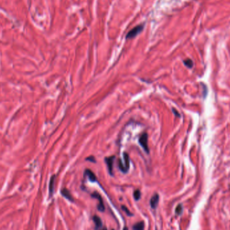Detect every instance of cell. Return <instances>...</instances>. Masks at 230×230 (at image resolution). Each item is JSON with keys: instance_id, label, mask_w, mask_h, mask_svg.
Masks as SVG:
<instances>
[{"instance_id": "obj_12", "label": "cell", "mask_w": 230, "mask_h": 230, "mask_svg": "<svg viewBox=\"0 0 230 230\" xmlns=\"http://www.w3.org/2000/svg\"><path fill=\"white\" fill-rule=\"evenodd\" d=\"M183 62H184V64L186 65V66L188 68H190V69L193 67V65H194L193 61H192V60H191V59H186L184 60Z\"/></svg>"}, {"instance_id": "obj_9", "label": "cell", "mask_w": 230, "mask_h": 230, "mask_svg": "<svg viewBox=\"0 0 230 230\" xmlns=\"http://www.w3.org/2000/svg\"><path fill=\"white\" fill-rule=\"evenodd\" d=\"M123 157H124V160H125V164H124V166H125V169L127 170V172H128L130 167V160H129V155L127 152H124L123 153Z\"/></svg>"}, {"instance_id": "obj_8", "label": "cell", "mask_w": 230, "mask_h": 230, "mask_svg": "<svg viewBox=\"0 0 230 230\" xmlns=\"http://www.w3.org/2000/svg\"><path fill=\"white\" fill-rule=\"evenodd\" d=\"M85 175L88 176L89 180L91 182H96L97 180V178H96V176L94 174V173L92 172V170H90L89 169H87L85 170Z\"/></svg>"}, {"instance_id": "obj_11", "label": "cell", "mask_w": 230, "mask_h": 230, "mask_svg": "<svg viewBox=\"0 0 230 230\" xmlns=\"http://www.w3.org/2000/svg\"><path fill=\"white\" fill-rule=\"evenodd\" d=\"M145 223L144 222H140L136 223L133 227V230H144Z\"/></svg>"}, {"instance_id": "obj_13", "label": "cell", "mask_w": 230, "mask_h": 230, "mask_svg": "<svg viewBox=\"0 0 230 230\" xmlns=\"http://www.w3.org/2000/svg\"><path fill=\"white\" fill-rule=\"evenodd\" d=\"M118 166H119V169L121 172H123V173H127V171L125 169V166H124V164L122 163V161H121V160H119V162H118Z\"/></svg>"}, {"instance_id": "obj_7", "label": "cell", "mask_w": 230, "mask_h": 230, "mask_svg": "<svg viewBox=\"0 0 230 230\" xmlns=\"http://www.w3.org/2000/svg\"><path fill=\"white\" fill-rule=\"evenodd\" d=\"M61 194H62L63 197H64L65 198H67V200H69L71 202L73 201V198L72 196H71L70 192L69 190H67V188H63L61 191Z\"/></svg>"}, {"instance_id": "obj_14", "label": "cell", "mask_w": 230, "mask_h": 230, "mask_svg": "<svg viewBox=\"0 0 230 230\" xmlns=\"http://www.w3.org/2000/svg\"><path fill=\"white\" fill-rule=\"evenodd\" d=\"M141 193L139 190H136L134 192V193H133V197H134L136 201H139V198H141Z\"/></svg>"}, {"instance_id": "obj_10", "label": "cell", "mask_w": 230, "mask_h": 230, "mask_svg": "<svg viewBox=\"0 0 230 230\" xmlns=\"http://www.w3.org/2000/svg\"><path fill=\"white\" fill-rule=\"evenodd\" d=\"M93 221H94V222L95 223L96 229H99L101 228L102 225V222L100 217H98L97 215H94V217H93Z\"/></svg>"}, {"instance_id": "obj_4", "label": "cell", "mask_w": 230, "mask_h": 230, "mask_svg": "<svg viewBox=\"0 0 230 230\" xmlns=\"http://www.w3.org/2000/svg\"><path fill=\"white\" fill-rule=\"evenodd\" d=\"M92 197L96 198L98 201H99V204L98 205V210L99 211H101V212H104L105 210V207L103 203V200H102V198L101 197V195L98 193V192H93L92 194Z\"/></svg>"}, {"instance_id": "obj_16", "label": "cell", "mask_w": 230, "mask_h": 230, "mask_svg": "<svg viewBox=\"0 0 230 230\" xmlns=\"http://www.w3.org/2000/svg\"><path fill=\"white\" fill-rule=\"evenodd\" d=\"M121 208H122V209L125 211V212L126 213V214L128 216H133V214L132 213H130V211L128 209V208L126 207L125 206H124V205H123V206H121Z\"/></svg>"}, {"instance_id": "obj_6", "label": "cell", "mask_w": 230, "mask_h": 230, "mask_svg": "<svg viewBox=\"0 0 230 230\" xmlns=\"http://www.w3.org/2000/svg\"><path fill=\"white\" fill-rule=\"evenodd\" d=\"M55 175L52 176L50 180V182H49V197H52V194L54 192V187H55Z\"/></svg>"}, {"instance_id": "obj_2", "label": "cell", "mask_w": 230, "mask_h": 230, "mask_svg": "<svg viewBox=\"0 0 230 230\" xmlns=\"http://www.w3.org/2000/svg\"><path fill=\"white\" fill-rule=\"evenodd\" d=\"M144 26L143 24H141V25H139L135 27L134 29H132L128 34H127L126 38L127 39L135 38L136 36H137L141 32L143 29H144Z\"/></svg>"}, {"instance_id": "obj_3", "label": "cell", "mask_w": 230, "mask_h": 230, "mask_svg": "<svg viewBox=\"0 0 230 230\" xmlns=\"http://www.w3.org/2000/svg\"><path fill=\"white\" fill-rule=\"evenodd\" d=\"M115 158H116V157H115L114 155H112V156H110V157H106L104 159L105 162L106 164H107V167H108V172H109V174L111 176L113 175V163H114Z\"/></svg>"}, {"instance_id": "obj_1", "label": "cell", "mask_w": 230, "mask_h": 230, "mask_svg": "<svg viewBox=\"0 0 230 230\" xmlns=\"http://www.w3.org/2000/svg\"><path fill=\"white\" fill-rule=\"evenodd\" d=\"M139 142L142 146V147L144 148V150L145 151L146 153H150V150H149L148 146V135L147 133H144L140 136V137L139 139Z\"/></svg>"}, {"instance_id": "obj_15", "label": "cell", "mask_w": 230, "mask_h": 230, "mask_svg": "<svg viewBox=\"0 0 230 230\" xmlns=\"http://www.w3.org/2000/svg\"><path fill=\"white\" fill-rule=\"evenodd\" d=\"M182 211H183V208H182V205H178V206L176 207V210H175V212L177 214V215H181V213H182Z\"/></svg>"}, {"instance_id": "obj_18", "label": "cell", "mask_w": 230, "mask_h": 230, "mask_svg": "<svg viewBox=\"0 0 230 230\" xmlns=\"http://www.w3.org/2000/svg\"><path fill=\"white\" fill-rule=\"evenodd\" d=\"M172 112H173L174 114V115H175V116H176V117H179V118L180 117V113H178V111H177V110L175 109V108H172Z\"/></svg>"}, {"instance_id": "obj_19", "label": "cell", "mask_w": 230, "mask_h": 230, "mask_svg": "<svg viewBox=\"0 0 230 230\" xmlns=\"http://www.w3.org/2000/svg\"><path fill=\"white\" fill-rule=\"evenodd\" d=\"M123 230H128V228H127V227H125V228L123 229Z\"/></svg>"}, {"instance_id": "obj_21", "label": "cell", "mask_w": 230, "mask_h": 230, "mask_svg": "<svg viewBox=\"0 0 230 230\" xmlns=\"http://www.w3.org/2000/svg\"><path fill=\"white\" fill-rule=\"evenodd\" d=\"M112 230H114V229H112Z\"/></svg>"}, {"instance_id": "obj_5", "label": "cell", "mask_w": 230, "mask_h": 230, "mask_svg": "<svg viewBox=\"0 0 230 230\" xmlns=\"http://www.w3.org/2000/svg\"><path fill=\"white\" fill-rule=\"evenodd\" d=\"M160 201V196L158 194L155 193L153 195V197H151L150 200V205L152 209H155L157 207L158 203Z\"/></svg>"}, {"instance_id": "obj_20", "label": "cell", "mask_w": 230, "mask_h": 230, "mask_svg": "<svg viewBox=\"0 0 230 230\" xmlns=\"http://www.w3.org/2000/svg\"><path fill=\"white\" fill-rule=\"evenodd\" d=\"M102 230H107V228H104L103 229H102Z\"/></svg>"}, {"instance_id": "obj_17", "label": "cell", "mask_w": 230, "mask_h": 230, "mask_svg": "<svg viewBox=\"0 0 230 230\" xmlns=\"http://www.w3.org/2000/svg\"><path fill=\"white\" fill-rule=\"evenodd\" d=\"M86 160H88L90 161H91V162L96 163V160H95V157L94 156H90V157H86Z\"/></svg>"}]
</instances>
